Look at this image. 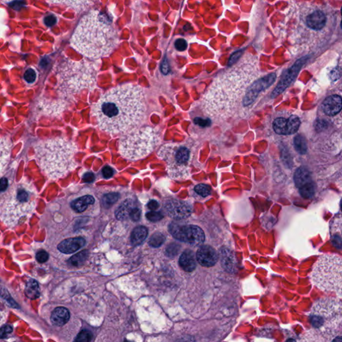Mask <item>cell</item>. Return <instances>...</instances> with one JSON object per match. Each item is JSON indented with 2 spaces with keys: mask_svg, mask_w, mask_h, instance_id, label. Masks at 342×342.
I'll return each mask as SVG.
<instances>
[{
  "mask_svg": "<svg viewBox=\"0 0 342 342\" xmlns=\"http://www.w3.org/2000/svg\"><path fill=\"white\" fill-rule=\"evenodd\" d=\"M83 179L84 181L87 182H92L94 179V174L91 173V172H87V173L84 174Z\"/></svg>",
  "mask_w": 342,
  "mask_h": 342,
  "instance_id": "cell-49",
  "label": "cell"
},
{
  "mask_svg": "<svg viewBox=\"0 0 342 342\" xmlns=\"http://www.w3.org/2000/svg\"><path fill=\"white\" fill-rule=\"evenodd\" d=\"M221 264L223 265L224 268L231 272L233 271L235 268L236 261L233 253L227 249L221 251Z\"/></svg>",
  "mask_w": 342,
  "mask_h": 342,
  "instance_id": "cell-28",
  "label": "cell"
},
{
  "mask_svg": "<svg viewBox=\"0 0 342 342\" xmlns=\"http://www.w3.org/2000/svg\"><path fill=\"white\" fill-rule=\"evenodd\" d=\"M59 90L65 95L74 96L96 85L98 70L90 61L66 58L55 68Z\"/></svg>",
  "mask_w": 342,
  "mask_h": 342,
  "instance_id": "cell-6",
  "label": "cell"
},
{
  "mask_svg": "<svg viewBox=\"0 0 342 342\" xmlns=\"http://www.w3.org/2000/svg\"><path fill=\"white\" fill-rule=\"evenodd\" d=\"M49 258L48 253L45 251H39L36 254V259L38 262L45 263Z\"/></svg>",
  "mask_w": 342,
  "mask_h": 342,
  "instance_id": "cell-42",
  "label": "cell"
},
{
  "mask_svg": "<svg viewBox=\"0 0 342 342\" xmlns=\"http://www.w3.org/2000/svg\"><path fill=\"white\" fill-rule=\"evenodd\" d=\"M165 241V236L161 233H156L150 238L149 244L153 247H159L164 243Z\"/></svg>",
  "mask_w": 342,
  "mask_h": 342,
  "instance_id": "cell-32",
  "label": "cell"
},
{
  "mask_svg": "<svg viewBox=\"0 0 342 342\" xmlns=\"http://www.w3.org/2000/svg\"><path fill=\"white\" fill-rule=\"evenodd\" d=\"M294 145L296 150L300 153H306L307 146L306 140L302 136H297L294 139Z\"/></svg>",
  "mask_w": 342,
  "mask_h": 342,
  "instance_id": "cell-34",
  "label": "cell"
},
{
  "mask_svg": "<svg viewBox=\"0 0 342 342\" xmlns=\"http://www.w3.org/2000/svg\"><path fill=\"white\" fill-rule=\"evenodd\" d=\"M34 151L37 164L45 175L52 179L66 176L77 165L75 159L77 146L72 141L62 137L38 143Z\"/></svg>",
  "mask_w": 342,
  "mask_h": 342,
  "instance_id": "cell-4",
  "label": "cell"
},
{
  "mask_svg": "<svg viewBox=\"0 0 342 342\" xmlns=\"http://www.w3.org/2000/svg\"><path fill=\"white\" fill-rule=\"evenodd\" d=\"M92 0H46L47 2L52 4H62L71 7L76 11L86 9L91 3Z\"/></svg>",
  "mask_w": 342,
  "mask_h": 342,
  "instance_id": "cell-21",
  "label": "cell"
},
{
  "mask_svg": "<svg viewBox=\"0 0 342 342\" xmlns=\"http://www.w3.org/2000/svg\"><path fill=\"white\" fill-rule=\"evenodd\" d=\"M86 241L82 237L70 238L62 241L58 245V250L65 254H70L79 250L85 245Z\"/></svg>",
  "mask_w": 342,
  "mask_h": 342,
  "instance_id": "cell-18",
  "label": "cell"
},
{
  "mask_svg": "<svg viewBox=\"0 0 342 342\" xmlns=\"http://www.w3.org/2000/svg\"><path fill=\"white\" fill-rule=\"evenodd\" d=\"M148 235V229L143 226L136 227L131 234V243L133 246L142 244Z\"/></svg>",
  "mask_w": 342,
  "mask_h": 342,
  "instance_id": "cell-25",
  "label": "cell"
},
{
  "mask_svg": "<svg viewBox=\"0 0 342 342\" xmlns=\"http://www.w3.org/2000/svg\"><path fill=\"white\" fill-rule=\"evenodd\" d=\"M310 278L316 288L324 292H334L342 298V258L335 255L319 257L312 269Z\"/></svg>",
  "mask_w": 342,
  "mask_h": 342,
  "instance_id": "cell-8",
  "label": "cell"
},
{
  "mask_svg": "<svg viewBox=\"0 0 342 342\" xmlns=\"http://www.w3.org/2000/svg\"><path fill=\"white\" fill-rule=\"evenodd\" d=\"M323 109L326 115L329 116L337 115L342 109V98L338 95L329 96L324 100Z\"/></svg>",
  "mask_w": 342,
  "mask_h": 342,
  "instance_id": "cell-19",
  "label": "cell"
},
{
  "mask_svg": "<svg viewBox=\"0 0 342 342\" xmlns=\"http://www.w3.org/2000/svg\"><path fill=\"white\" fill-rule=\"evenodd\" d=\"M307 30L311 32H321L326 28L328 23L326 13L318 7H308L305 11V17L302 19Z\"/></svg>",
  "mask_w": 342,
  "mask_h": 342,
  "instance_id": "cell-12",
  "label": "cell"
},
{
  "mask_svg": "<svg viewBox=\"0 0 342 342\" xmlns=\"http://www.w3.org/2000/svg\"><path fill=\"white\" fill-rule=\"evenodd\" d=\"M258 70L255 60H241L223 72L212 82L202 99L204 113L213 119L232 117L242 104L251 84L257 79Z\"/></svg>",
  "mask_w": 342,
  "mask_h": 342,
  "instance_id": "cell-2",
  "label": "cell"
},
{
  "mask_svg": "<svg viewBox=\"0 0 342 342\" xmlns=\"http://www.w3.org/2000/svg\"><path fill=\"white\" fill-rule=\"evenodd\" d=\"M341 25H342V20Z\"/></svg>",
  "mask_w": 342,
  "mask_h": 342,
  "instance_id": "cell-52",
  "label": "cell"
},
{
  "mask_svg": "<svg viewBox=\"0 0 342 342\" xmlns=\"http://www.w3.org/2000/svg\"><path fill=\"white\" fill-rule=\"evenodd\" d=\"M145 113L144 91L141 86L133 84L109 90L92 107L98 127L110 135L126 134L137 128Z\"/></svg>",
  "mask_w": 342,
  "mask_h": 342,
  "instance_id": "cell-1",
  "label": "cell"
},
{
  "mask_svg": "<svg viewBox=\"0 0 342 342\" xmlns=\"http://www.w3.org/2000/svg\"><path fill=\"white\" fill-rule=\"evenodd\" d=\"M119 42L113 21L107 15L92 10L80 19L71 45L86 58L97 59L111 54Z\"/></svg>",
  "mask_w": 342,
  "mask_h": 342,
  "instance_id": "cell-3",
  "label": "cell"
},
{
  "mask_svg": "<svg viewBox=\"0 0 342 342\" xmlns=\"http://www.w3.org/2000/svg\"><path fill=\"white\" fill-rule=\"evenodd\" d=\"M25 294L30 300H36L40 297V287L36 280H30L27 282Z\"/></svg>",
  "mask_w": 342,
  "mask_h": 342,
  "instance_id": "cell-29",
  "label": "cell"
},
{
  "mask_svg": "<svg viewBox=\"0 0 342 342\" xmlns=\"http://www.w3.org/2000/svg\"><path fill=\"white\" fill-rule=\"evenodd\" d=\"M174 47L178 51H184L187 48V42L184 39H178L174 42Z\"/></svg>",
  "mask_w": 342,
  "mask_h": 342,
  "instance_id": "cell-40",
  "label": "cell"
},
{
  "mask_svg": "<svg viewBox=\"0 0 342 342\" xmlns=\"http://www.w3.org/2000/svg\"><path fill=\"white\" fill-rule=\"evenodd\" d=\"M180 245L177 243H173L169 245L166 249V253L169 257H172L176 256L179 251Z\"/></svg>",
  "mask_w": 342,
  "mask_h": 342,
  "instance_id": "cell-37",
  "label": "cell"
},
{
  "mask_svg": "<svg viewBox=\"0 0 342 342\" xmlns=\"http://www.w3.org/2000/svg\"><path fill=\"white\" fill-rule=\"evenodd\" d=\"M44 21L47 26L51 27L56 23L57 18L55 15H47L46 17H44Z\"/></svg>",
  "mask_w": 342,
  "mask_h": 342,
  "instance_id": "cell-44",
  "label": "cell"
},
{
  "mask_svg": "<svg viewBox=\"0 0 342 342\" xmlns=\"http://www.w3.org/2000/svg\"><path fill=\"white\" fill-rule=\"evenodd\" d=\"M88 255V251H82L70 259L69 263L73 266L79 267L85 262Z\"/></svg>",
  "mask_w": 342,
  "mask_h": 342,
  "instance_id": "cell-30",
  "label": "cell"
},
{
  "mask_svg": "<svg viewBox=\"0 0 342 342\" xmlns=\"http://www.w3.org/2000/svg\"><path fill=\"white\" fill-rule=\"evenodd\" d=\"M179 265L186 272H192L196 268L195 256L192 251L186 250L179 259Z\"/></svg>",
  "mask_w": 342,
  "mask_h": 342,
  "instance_id": "cell-22",
  "label": "cell"
},
{
  "mask_svg": "<svg viewBox=\"0 0 342 342\" xmlns=\"http://www.w3.org/2000/svg\"><path fill=\"white\" fill-rule=\"evenodd\" d=\"M294 181L299 188L312 182L310 172L306 169L300 168L296 171L294 175Z\"/></svg>",
  "mask_w": 342,
  "mask_h": 342,
  "instance_id": "cell-26",
  "label": "cell"
},
{
  "mask_svg": "<svg viewBox=\"0 0 342 342\" xmlns=\"http://www.w3.org/2000/svg\"><path fill=\"white\" fill-rule=\"evenodd\" d=\"M12 330V328L10 326L5 325L2 326L1 329V338H4L6 337L9 334L11 333Z\"/></svg>",
  "mask_w": 342,
  "mask_h": 342,
  "instance_id": "cell-46",
  "label": "cell"
},
{
  "mask_svg": "<svg viewBox=\"0 0 342 342\" xmlns=\"http://www.w3.org/2000/svg\"><path fill=\"white\" fill-rule=\"evenodd\" d=\"M23 78H24L25 81L28 83H33L36 79V72L31 68H29L25 71Z\"/></svg>",
  "mask_w": 342,
  "mask_h": 342,
  "instance_id": "cell-39",
  "label": "cell"
},
{
  "mask_svg": "<svg viewBox=\"0 0 342 342\" xmlns=\"http://www.w3.org/2000/svg\"><path fill=\"white\" fill-rule=\"evenodd\" d=\"M341 207H342V204H341Z\"/></svg>",
  "mask_w": 342,
  "mask_h": 342,
  "instance_id": "cell-53",
  "label": "cell"
},
{
  "mask_svg": "<svg viewBox=\"0 0 342 342\" xmlns=\"http://www.w3.org/2000/svg\"><path fill=\"white\" fill-rule=\"evenodd\" d=\"M32 187L28 182L15 184L5 194L2 205L7 213H23L32 209L35 201L32 199Z\"/></svg>",
  "mask_w": 342,
  "mask_h": 342,
  "instance_id": "cell-10",
  "label": "cell"
},
{
  "mask_svg": "<svg viewBox=\"0 0 342 342\" xmlns=\"http://www.w3.org/2000/svg\"><path fill=\"white\" fill-rule=\"evenodd\" d=\"M340 64H341V66H342V49L341 54H340Z\"/></svg>",
  "mask_w": 342,
  "mask_h": 342,
  "instance_id": "cell-51",
  "label": "cell"
},
{
  "mask_svg": "<svg viewBox=\"0 0 342 342\" xmlns=\"http://www.w3.org/2000/svg\"><path fill=\"white\" fill-rule=\"evenodd\" d=\"M158 156L166 163L170 177L182 179L190 176L193 156L189 147L178 143H169L161 147Z\"/></svg>",
  "mask_w": 342,
  "mask_h": 342,
  "instance_id": "cell-9",
  "label": "cell"
},
{
  "mask_svg": "<svg viewBox=\"0 0 342 342\" xmlns=\"http://www.w3.org/2000/svg\"><path fill=\"white\" fill-rule=\"evenodd\" d=\"M169 231L177 240L189 244L198 245L204 241V232L197 226L172 223L169 226Z\"/></svg>",
  "mask_w": 342,
  "mask_h": 342,
  "instance_id": "cell-11",
  "label": "cell"
},
{
  "mask_svg": "<svg viewBox=\"0 0 342 342\" xmlns=\"http://www.w3.org/2000/svg\"><path fill=\"white\" fill-rule=\"evenodd\" d=\"M330 238L332 245L342 249V216L334 218L330 225Z\"/></svg>",
  "mask_w": 342,
  "mask_h": 342,
  "instance_id": "cell-17",
  "label": "cell"
},
{
  "mask_svg": "<svg viewBox=\"0 0 342 342\" xmlns=\"http://www.w3.org/2000/svg\"><path fill=\"white\" fill-rule=\"evenodd\" d=\"M194 190L199 195L206 197L211 193V187L205 184H198L194 187Z\"/></svg>",
  "mask_w": 342,
  "mask_h": 342,
  "instance_id": "cell-33",
  "label": "cell"
},
{
  "mask_svg": "<svg viewBox=\"0 0 342 342\" xmlns=\"http://www.w3.org/2000/svg\"><path fill=\"white\" fill-rule=\"evenodd\" d=\"M146 217L149 221L157 222L160 221L163 218V215L161 212L151 211L147 213Z\"/></svg>",
  "mask_w": 342,
  "mask_h": 342,
  "instance_id": "cell-38",
  "label": "cell"
},
{
  "mask_svg": "<svg viewBox=\"0 0 342 342\" xmlns=\"http://www.w3.org/2000/svg\"><path fill=\"white\" fill-rule=\"evenodd\" d=\"M92 333L88 330H83L78 334L75 339L76 342H90L92 340Z\"/></svg>",
  "mask_w": 342,
  "mask_h": 342,
  "instance_id": "cell-36",
  "label": "cell"
},
{
  "mask_svg": "<svg viewBox=\"0 0 342 342\" xmlns=\"http://www.w3.org/2000/svg\"><path fill=\"white\" fill-rule=\"evenodd\" d=\"M160 139L159 132L155 128H135L120 140L119 152L128 160H139L152 153Z\"/></svg>",
  "mask_w": 342,
  "mask_h": 342,
  "instance_id": "cell-7",
  "label": "cell"
},
{
  "mask_svg": "<svg viewBox=\"0 0 342 342\" xmlns=\"http://www.w3.org/2000/svg\"><path fill=\"white\" fill-rule=\"evenodd\" d=\"M165 210L167 215L176 220L186 219L192 212L191 206L188 202L176 199L167 200Z\"/></svg>",
  "mask_w": 342,
  "mask_h": 342,
  "instance_id": "cell-14",
  "label": "cell"
},
{
  "mask_svg": "<svg viewBox=\"0 0 342 342\" xmlns=\"http://www.w3.org/2000/svg\"><path fill=\"white\" fill-rule=\"evenodd\" d=\"M194 123L196 125H199L200 127H209L211 125V121L209 119H204L202 118H195L194 120Z\"/></svg>",
  "mask_w": 342,
  "mask_h": 342,
  "instance_id": "cell-43",
  "label": "cell"
},
{
  "mask_svg": "<svg viewBox=\"0 0 342 342\" xmlns=\"http://www.w3.org/2000/svg\"><path fill=\"white\" fill-rule=\"evenodd\" d=\"M161 71H162L163 74H168V72L169 71V62L168 61H167L166 57H165L164 60H163V61L162 64H161Z\"/></svg>",
  "mask_w": 342,
  "mask_h": 342,
  "instance_id": "cell-47",
  "label": "cell"
},
{
  "mask_svg": "<svg viewBox=\"0 0 342 342\" xmlns=\"http://www.w3.org/2000/svg\"><path fill=\"white\" fill-rule=\"evenodd\" d=\"M94 198L91 195H85L72 202L71 207L77 213H82L87 209L88 205L94 203Z\"/></svg>",
  "mask_w": 342,
  "mask_h": 342,
  "instance_id": "cell-24",
  "label": "cell"
},
{
  "mask_svg": "<svg viewBox=\"0 0 342 342\" xmlns=\"http://www.w3.org/2000/svg\"><path fill=\"white\" fill-rule=\"evenodd\" d=\"M141 216V211L138 207H135L132 210L131 214H130V218L134 221H138L140 219Z\"/></svg>",
  "mask_w": 342,
  "mask_h": 342,
  "instance_id": "cell-41",
  "label": "cell"
},
{
  "mask_svg": "<svg viewBox=\"0 0 342 342\" xmlns=\"http://www.w3.org/2000/svg\"><path fill=\"white\" fill-rule=\"evenodd\" d=\"M11 144L7 139H1V171L3 172L4 166L8 162L11 152Z\"/></svg>",
  "mask_w": 342,
  "mask_h": 342,
  "instance_id": "cell-27",
  "label": "cell"
},
{
  "mask_svg": "<svg viewBox=\"0 0 342 342\" xmlns=\"http://www.w3.org/2000/svg\"><path fill=\"white\" fill-rule=\"evenodd\" d=\"M119 196L117 193L108 194L104 196L103 199H102V204L105 207H111L119 199Z\"/></svg>",
  "mask_w": 342,
  "mask_h": 342,
  "instance_id": "cell-35",
  "label": "cell"
},
{
  "mask_svg": "<svg viewBox=\"0 0 342 342\" xmlns=\"http://www.w3.org/2000/svg\"><path fill=\"white\" fill-rule=\"evenodd\" d=\"M114 171L113 168L109 166H106L102 169V174L104 177L109 178L113 176Z\"/></svg>",
  "mask_w": 342,
  "mask_h": 342,
  "instance_id": "cell-45",
  "label": "cell"
},
{
  "mask_svg": "<svg viewBox=\"0 0 342 342\" xmlns=\"http://www.w3.org/2000/svg\"><path fill=\"white\" fill-rule=\"evenodd\" d=\"M159 207V202L156 201V200H151V201L149 202L148 207L151 210H152V211H155V210H157V209H158Z\"/></svg>",
  "mask_w": 342,
  "mask_h": 342,
  "instance_id": "cell-48",
  "label": "cell"
},
{
  "mask_svg": "<svg viewBox=\"0 0 342 342\" xmlns=\"http://www.w3.org/2000/svg\"><path fill=\"white\" fill-rule=\"evenodd\" d=\"M7 185H8V182H7V180L6 178H1V192L4 191L5 189H6L7 187Z\"/></svg>",
  "mask_w": 342,
  "mask_h": 342,
  "instance_id": "cell-50",
  "label": "cell"
},
{
  "mask_svg": "<svg viewBox=\"0 0 342 342\" xmlns=\"http://www.w3.org/2000/svg\"><path fill=\"white\" fill-rule=\"evenodd\" d=\"M70 312L64 307H58L54 310L51 316V322L55 326H62L69 321Z\"/></svg>",
  "mask_w": 342,
  "mask_h": 342,
  "instance_id": "cell-20",
  "label": "cell"
},
{
  "mask_svg": "<svg viewBox=\"0 0 342 342\" xmlns=\"http://www.w3.org/2000/svg\"><path fill=\"white\" fill-rule=\"evenodd\" d=\"M301 195L304 198H309L312 197L315 193V187L312 182L306 184L300 188Z\"/></svg>",
  "mask_w": 342,
  "mask_h": 342,
  "instance_id": "cell-31",
  "label": "cell"
},
{
  "mask_svg": "<svg viewBox=\"0 0 342 342\" xmlns=\"http://www.w3.org/2000/svg\"><path fill=\"white\" fill-rule=\"evenodd\" d=\"M300 121L296 116H291L289 119L278 118L273 123V129L278 135H292L298 131Z\"/></svg>",
  "mask_w": 342,
  "mask_h": 342,
  "instance_id": "cell-15",
  "label": "cell"
},
{
  "mask_svg": "<svg viewBox=\"0 0 342 342\" xmlns=\"http://www.w3.org/2000/svg\"><path fill=\"white\" fill-rule=\"evenodd\" d=\"M135 207V203L134 200L128 198L118 207L117 211L115 212L116 217H117V219L121 220H121L127 219V218L130 217V214H131L132 210Z\"/></svg>",
  "mask_w": 342,
  "mask_h": 342,
  "instance_id": "cell-23",
  "label": "cell"
},
{
  "mask_svg": "<svg viewBox=\"0 0 342 342\" xmlns=\"http://www.w3.org/2000/svg\"><path fill=\"white\" fill-rule=\"evenodd\" d=\"M276 79V74H271L265 76V77L257 78V80H255L249 86L244 98H243V107H247L252 105L257 98H258L259 94L268 88Z\"/></svg>",
  "mask_w": 342,
  "mask_h": 342,
  "instance_id": "cell-13",
  "label": "cell"
},
{
  "mask_svg": "<svg viewBox=\"0 0 342 342\" xmlns=\"http://www.w3.org/2000/svg\"><path fill=\"white\" fill-rule=\"evenodd\" d=\"M196 259L202 266L212 267L218 260V255L215 249L209 245H204L198 249Z\"/></svg>",
  "mask_w": 342,
  "mask_h": 342,
  "instance_id": "cell-16",
  "label": "cell"
},
{
  "mask_svg": "<svg viewBox=\"0 0 342 342\" xmlns=\"http://www.w3.org/2000/svg\"><path fill=\"white\" fill-rule=\"evenodd\" d=\"M310 329L303 336L308 342L335 341L342 327V303L324 298L314 303L308 314Z\"/></svg>",
  "mask_w": 342,
  "mask_h": 342,
  "instance_id": "cell-5",
  "label": "cell"
}]
</instances>
